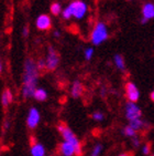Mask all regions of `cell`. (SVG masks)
<instances>
[{"label": "cell", "instance_id": "1", "mask_svg": "<svg viewBox=\"0 0 154 156\" xmlns=\"http://www.w3.org/2000/svg\"><path fill=\"white\" fill-rule=\"evenodd\" d=\"M40 70L36 66V61L32 58H28L24 61L23 72H22V87L21 95L25 100L33 98V93L38 87V79H40Z\"/></svg>", "mask_w": 154, "mask_h": 156}, {"label": "cell", "instance_id": "2", "mask_svg": "<svg viewBox=\"0 0 154 156\" xmlns=\"http://www.w3.org/2000/svg\"><path fill=\"white\" fill-rule=\"evenodd\" d=\"M88 12V5L83 0H73L68 3V6L63 9L62 18L64 20H69L71 18H75L77 20H82V19L86 16Z\"/></svg>", "mask_w": 154, "mask_h": 156}, {"label": "cell", "instance_id": "3", "mask_svg": "<svg viewBox=\"0 0 154 156\" xmlns=\"http://www.w3.org/2000/svg\"><path fill=\"white\" fill-rule=\"evenodd\" d=\"M57 131H59V135L62 136L63 141H66L74 145L77 150V155H80L82 154V144H80L79 138L77 137L76 134L73 132V129L66 123H64V122H59V124H57Z\"/></svg>", "mask_w": 154, "mask_h": 156}, {"label": "cell", "instance_id": "4", "mask_svg": "<svg viewBox=\"0 0 154 156\" xmlns=\"http://www.w3.org/2000/svg\"><path fill=\"white\" fill-rule=\"evenodd\" d=\"M109 38V31L107 28L105 22H97L94 26L92 32H90V42L92 45H100L101 43H104L105 41H107V39Z\"/></svg>", "mask_w": 154, "mask_h": 156}, {"label": "cell", "instance_id": "5", "mask_svg": "<svg viewBox=\"0 0 154 156\" xmlns=\"http://www.w3.org/2000/svg\"><path fill=\"white\" fill-rule=\"evenodd\" d=\"M59 54L57 50L53 45H50L48 48V53L45 57V63H46V70L48 71H55L59 66Z\"/></svg>", "mask_w": 154, "mask_h": 156}, {"label": "cell", "instance_id": "6", "mask_svg": "<svg viewBox=\"0 0 154 156\" xmlns=\"http://www.w3.org/2000/svg\"><path fill=\"white\" fill-rule=\"evenodd\" d=\"M125 113H126V119H127L129 122H130V121L136 120V119H141V116H142L141 108H140L136 103L129 102V101L126 103Z\"/></svg>", "mask_w": 154, "mask_h": 156}, {"label": "cell", "instance_id": "7", "mask_svg": "<svg viewBox=\"0 0 154 156\" xmlns=\"http://www.w3.org/2000/svg\"><path fill=\"white\" fill-rule=\"evenodd\" d=\"M40 121H41V114H40V111L35 106H32L30 108L29 112H28L27 115V126L29 129H35L38 127V125L40 124Z\"/></svg>", "mask_w": 154, "mask_h": 156}, {"label": "cell", "instance_id": "8", "mask_svg": "<svg viewBox=\"0 0 154 156\" xmlns=\"http://www.w3.org/2000/svg\"><path fill=\"white\" fill-rule=\"evenodd\" d=\"M125 93H126V98L128 99L129 102L136 103L138 101H139L140 92L133 82L129 81L125 84Z\"/></svg>", "mask_w": 154, "mask_h": 156}, {"label": "cell", "instance_id": "9", "mask_svg": "<svg viewBox=\"0 0 154 156\" xmlns=\"http://www.w3.org/2000/svg\"><path fill=\"white\" fill-rule=\"evenodd\" d=\"M35 27L40 31H48L52 27V19L46 13H41L35 20Z\"/></svg>", "mask_w": 154, "mask_h": 156}, {"label": "cell", "instance_id": "10", "mask_svg": "<svg viewBox=\"0 0 154 156\" xmlns=\"http://www.w3.org/2000/svg\"><path fill=\"white\" fill-rule=\"evenodd\" d=\"M31 156H46V148L36 138H31V146H30Z\"/></svg>", "mask_w": 154, "mask_h": 156}, {"label": "cell", "instance_id": "11", "mask_svg": "<svg viewBox=\"0 0 154 156\" xmlns=\"http://www.w3.org/2000/svg\"><path fill=\"white\" fill-rule=\"evenodd\" d=\"M59 152L62 156H75L77 155L76 147L66 141H62L59 144Z\"/></svg>", "mask_w": 154, "mask_h": 156}, {"label": "cell", "instance_id": "12", "mask_svg": "<svg viewBox=\"0 0 154 156\" xmlns=\"http://www.w3.org/2000/svg\"><path fill=\"white\" fill-rule=\"evenodd\" d=\"M85 92V87L79 80H75L71 85V95L73 99H79Z\"/></svg>", "mask_w": 154, "mask_h": 156}, {"label": "cell", "instance_id": "13", "mask_svg": "<svg viewBox=\"0 0 154 156\" xmlns=\"http://www.w3.org/2000/svg\"><path fill=\"white\" fill-rule=\"evenodd\" d=\"M129 125L136 131V132H142V131H148L151 126L149 125L145 121L141 120V119H136V120H133V121H130L129 122Z\"/></svg>", "mask_w": 154, "mask_h": 156}, {"label": "cell", "instance_id": "14", "mask_svg": "<svg viewBox=\"0 0 154 156\" xmlns=\"http://www.w3.org/2000/svg\"><path fill=\"white\" fill-rule=\"evenodd\" d=\"M142 18L150 20L154 18V5L151 2H146L142 7Z\"/></svg>", "mask_w": 154, "mask_h": 156}, {"label": "cell", "instance_id": "15", "mask_svg": "<svg viewBox=\"0 0 154 156\" xmlns=\"http://www.w3.org/2000/svg\"><path fill=\"white\" fill-rule=\"evenodd\" d=\"M49 98L48 91L45 90L44 87H36L34 93H33V99L38 101V102H44Z\"/></svg>", "mask_w": 154, "mask_h": 156}, {"label": "cell", "instance_id": "16", "mask_svg": "<svg viewBox=\"0 0 154 156\" xmlns=\"http://www.w3.org/2000/svg\"><path fill=\"white\" fill-rule=\"evenodd\" d=\"M13 101V93L10 89H5L1 93V104H2L3 108H7L10 103Z\"/></svg>", "mask_w": 154, "mask_h": 156}, {"label": "cell", "instance_id": "17", "mask_svg": "<svg viewBox=\"0 0 154 156\" xmlns=\"http://www.w3.org/2000/svg\"><path fill=\"white\" fill-rule=\"evenodd\" d=\"M113 63H115L116 68L120 71H125L126 70V61L125 58L122 57L121 54H115L113 57Z\"/></svg>", "mask_w": 154, "mask_h": 156}, {"label": "cell", "instance_id": "18", "mask_svg": "<svg viewBox=\"0 0 154 156\" xmlns=\"http://www.w3.org/2000/svg\"><path fill=\"white\" fill-rule=\"evenodd\" d=\"M122 134H123L125 136H127V137H130V138H133V137H136V136H138V132L134 131L130 125H127L122 129Z\"/></svg>", "mask_w": 154, "mask_h": 156}, {"label": "cell", "instance_id": "19", "mask_svg": "<svg viewBox=\"0 0 154 156\" xmlns=\"http://www.w3.org/2000/svg\"><path fill=\"white\" fill-rule=\"evenodd\" d=\"M102 150H104V146L101 143H96L94 146H92L90 153H89V156H100L101 153H102Z\"/></svg>", "mask_w": 154, "mask_h": 156}, {"label": "cell", "instance_id": "20", "mask_svg": "<svg viewBox=\"0 0 154 156\" xmlns=\"http://www.w3.org/2000/svg\"><path fill=\"white\" fill-rule=\"evenodd\" d=\"M50 11L53 16H59L62 13L63 8L59 2H53L50 7Z\"/></svg>", "mask_w": 154, "mask_h": 156}, {"label": "cell", "instance_id": "21", "mask_svg": "<svg viewBox=\"0 0 154 156\" xmlns=\"http://www.w3.org/2000/svg\"><path fill=\"white\" fill-rule=\"evenodd\" d=\"M94 53H95V50L92 47H87L85 50H84V58L86 61H90L94 57Z\"/></svg>", "mask_w": 154, "mask_h": 156}, {"label": "cell", "instance_id": "22", "mask_svg": "<svg viewBox=\"0 0 154 156\" xmlns=\"http://www.w3.org/2000/svg\"><path fill=\"white\" fill-rule=\"evenodd\" d=\"M92 119L94 121H96V122H101V121H102L105 119L104 112H101V111H95V112H92Z\"/></svg>", "mask_w": 154, "mask_h": 156}, {"label": "cell", "instance_id": "23", "mask_svg": "<svg viewBox=\"0 0 154 156\" xmlns=\"http://www.w3.org/2000/svg\"><path fill=\"white\" fill-rule=\"evenodd\" d=\"M36 66H38V70L42 71V70H46V63H45V59H38L36 61Z\"/></svg>", "mask_w": 154, "mask_h": 156}, {"label": "cell", "instance_id": "24", "mask_svg": "<svg viewBox=\"0 0 154 156\" xmlns=\"http://www.w3.org/2000/svg\"><path fill=\"white\" fill-rule=\"evenodd\" d=\"M150 152H151V143H146V144L143 145L142 153L144 154V155H149V154H150Z\"/></svg>", "mask_w": 154, "mask_h": 156}, {"label": "cell", "instance_id": "25", "mask_svg": "<svg viewBox=\"0 0 154 156\" xmlns=\"http://www.w3.org/2000/svg\"><path fill=\"white\" fill-rule=\"evenodd\" d=\"M132 145H133V147H139L140 146V140L138 138V136L132 138Z\"/></svg>", "mask_w": 154, "mask_h": 156}, {"label": "cell", "instance_id": "26", "mask_svg": "<svg viewBox=\"0 0 154 156\" xmlns=\"http://www.w3.org/2000/svg\"><path fill=\"white\" fill-rule=\"evenodd\" d=\"M29 33H30L29 27H28V26H24V28H23V29H22V36L25 37V38H27V37L29 36Z\"/></svg>", "mask_w": 154, "mask_h": 156}, {"label": "cell", "instance_id": "27", "mask_svg": "<svg viewBox=\"0 0 154 156\" xmlns=\"http://www.w3.org/2000/svg\"><path fill=\"white\" fill-rule=\"evenodd\" d=\"M118 156H134V153L133 152H125V153L119 154Z\"/></svg>", "mask_w": 154, "mask_h": 156}, {"label": "cell", "instance_id": "28", "mask_svg": "<svg viewBox=\"0 0 154 156\" xmlns=\"http://www.w3.org/2000/svg\"><path fill=\"white\" fill-rule=\"evenodd\" d=\"M53 36L55 37V38H59V37H61V31L55 30V31L53 32Z\"/></svg>", "mask_w": 154, "mask_h": 156}, {"label": "cell", "instance_id": "29", "mask_svg": "<svg viewBox=\"0 0 154 156\" xmlns=\"http://www.w3.org/2000/svg\"><path fill=\"white\" fill-rule=\"evenodd\" d=\"M150 100H151L152 102L154 103V91H152L151 94H150Z\"/></svg>", "mask_w": 154, "mask_h": 156}, {"label": "cell", "instance_id": "30", "mask_svg": "<svg viewBox=\"0 0 154 156\" xmlns=\"http://www.w3.org/2000/svg\"><path fill=\"white\" fill-rule=\"evenodd\" d=\"M2 69H3L2 62H1V60H0V74H1V72H2Z\"/></svg>", "mask_w": 154, "mask_h": 156}, {"label": "cell", "instance_id": "31", "mask_svg": "<svg viewBox=\"0 0 154 156\" xmlns=\"http://www.w3.org/2000/svg\"><path fill=\"white\" fill-rule=\"evenodd\" d=\"M127 1H136V0H127Z\"/></svg>", "mask_w": 154, "mask_h": 156}, {"label": "cell", "instance_id": "32", "mask_svg": "<svg viewBox=\"0 0 154 156\" xmlns=\"http://www.w3.org/2000/svg\"><path fill=\"white\" fill-rule=\"evenodd\" d=\"M152 156H154V155H152Z\"/></svg>", "mask_w": 154, "mask_h": 156}]
</instances>
